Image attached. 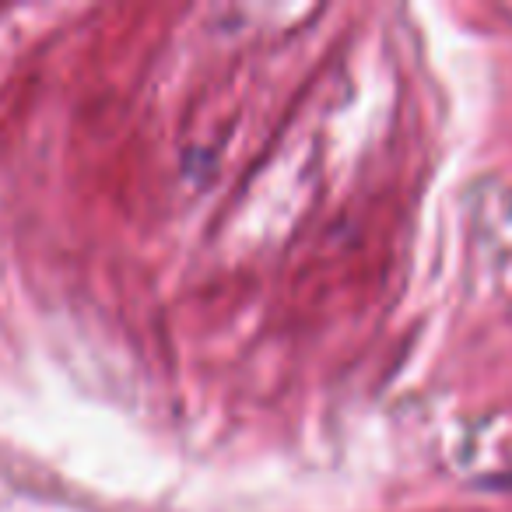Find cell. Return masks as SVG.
I'll return each instance as SVG.
<instances>
[]
</instances>
